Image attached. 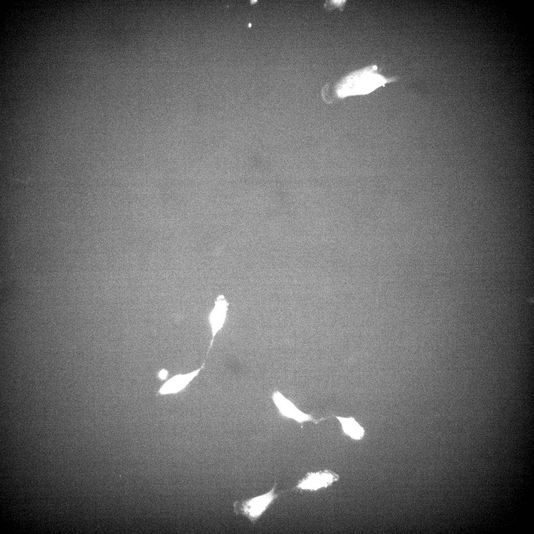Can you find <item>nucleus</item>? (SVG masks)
Returning <instances> with one entry per match:
<instances>
[{
  "label": "nucleus",
  "instance_id": "1",
  "mask_svg": "<svg viewBox=\"0 0 534 534\" xmlns=\"http://www.w3.org/2000/svg\"><path fill=\"white\" fill-rule=\"evenodd\" d=\"M397 80L386 78L378 73L377 67L372 65L349 75L339 85L337 93L340 97L369 93L386 84Z\"/></svg>",
  "mask_w": 534,
  "mask_h": 534
},
{
  "label": "nucleus",
  "instance_id": "2",
  "mask_svg": "<svg viewBox=\"0 0 534 534\" xmlns=\"http://www.w3.org/2000/svg\"><path fill=\"white\" fill-rule=\"evenodd\" d=\"M275 487L276 484H274L266 493L244 500L241 504H239L238 501L235 502L234 511L236 514H242L255 523L277 498L278 495L275 493Z\"/></svg>",
  "mask_w": 534,
  "mask_h": 534
},
{
  "label": "nucleus",
  "instance_id": "3",
  "mask_svg": "<svg viewBox=\"0 0 534 534\" xmlns=\"http://www.w3.org/2000/svg\"><path fill=\"white\" fill-rule=\"evenodd\" d=\"M339 478L333 471L326 469L316 472H311L299 481L296 488L302 490L315 491L331 485Z\"/></svg>",
  "mask_w": 534,
  "mask_h": 534
},
{
  "label": "nucleus",
  "instance_id": "4",
  "mask_svg": "<svg viewBox=\"0 0 534 534\" xmlns=\"http://www.w3.org/2000/svg\"><path fill=\"white\" fill-rule=\"evenodd\" d=\"M228 306L225 297L222 294L219 295L215 301L214 306L209 315L212 334L209 351L211 349L215 336L221 330L225 322Z\"/></svg>",
  "mask_w": 534,
  "mask_h": 534
},
{
  "label": "nucleus",
  "instance_id": "5",
  "mask_svg": "<svg viewBox=\"0 0 534 534\" xmlns=\"http://www.w3.org/2000/svg\"><path fill=\"white\" fill-rule=\"evenodd\" d=\"M273 402L280 413L288 418L293 419L299 423L308 421H314L312 417L300 410L281 393L275 391L272 395Z\"/></svg>",
  "mask_w": 534,
  "mask_h": 534
},
{
  "label": "nucleus",
  "instance_id": "6",
  "mask_svg": "<svg viewBox=\"0 0 534 534\" xmlns=\"http://www.w3.org/2000/svg\"><path fill=\"white\" fill-rule=\"evenodd\" d=\"M204 364L192 372L174 376L162 385L158 390V394L160 395H167L177 394L181 391L199 374Z\"/></svg>",
  "mask_w": 534,
  "mask_h": 534
},
{
  "label": "nucleus",
  "instance_id": "7",
  "mask_svg": "<svg viewBox=\"0 0 534 534\" xmlns=\"http://www.w3.org/2000/svg\"><path fill=\"white\" fill-rule=\"evenodd\" d=\"M340 423L344 432L351 438L359 440L364 435V430L353 417L336 416Z\"/></svg>",
  "mask_w": 534,
  "mask_h": 534
},
{
  "label": "nucleus",
  "instance_id": "8",
  "mask_svg": "<svg viewBox=\"0 0 534 534\" xmlns=\"http://www.w3.org/2000/svg\"><path fill=\"white\" fill-rule=\"evenodd\" d=\"M168 371L165 369H162L158 373V377L161 379H165L168 375Z\"/></svg>",
  "mask_w": 534,
  "mask_h": 534
}]
</instances>
